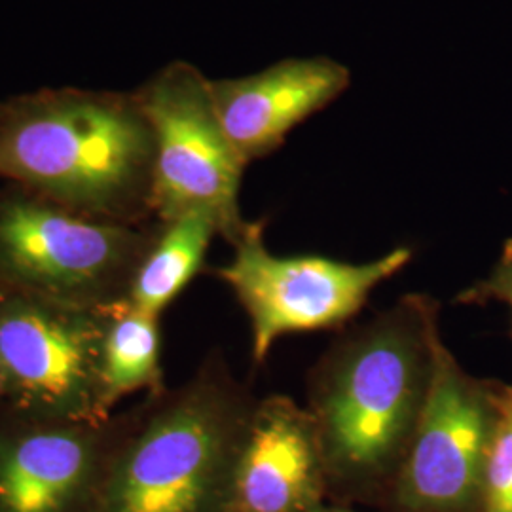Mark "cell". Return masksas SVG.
I'll use <instances>...</instances> for the list:
<instances>
[{"mask_svg": "<svg viewBox=\"0 0 512 512\" xmlns=\"http://www.w3.org/2000/svg\"><path fill=\"white\" fill-rule=\"evenodd\" d=\"M154 222L97 219L4 184L0 283L73 306L112 308L128 298Z\"/></svg>", "mask_w": 512, "mask_h": 512, "instance_id": "277c9868", "label": "cell"}, {"mask_svg": "<svg viewBox=\"0 0 512 512\" xmlns=\"http://www.w3.org/2000/svg\"><path fill=\"white\" fill-rule=\"evenodd\" d=\"M505 385L469 374L435 340L427 399L378 512H476Z\"/></svg>", "mask_w": 512, "mask_h": 512, "instance_id": "ba28073f", "label": "cell"}, {"mask_svg": "<svg viewBox=\"0 0 512 512\" xmlns=\"http://www.w3.org/2000/svg\"><path fill=\"white\" fill-rule=\"evenodd\" d=\"M124 431L107 420H55L0 404V512H99Z\"/></svg>", "mask_w": 512, "mask_h": 512, "instance_id": "9c48e42d", "label": "cell"}, {"mask_svg": "<svg viewBox=\"0 0 512 512\" xmlns=\"http://www.w3.org/2000/svg\"><path fill=\"white\" fill-rule=\"evenodd\" d=\"M258 399L220 353L124 412L99 512H228Z\"/></svg>", "mask_w": 512, "mask_h": 512, "instance_id": "3957f363", "label": "cell"}, {"mask_svg": "<svg viewBox=\"0 0 512 512\" xmlns=\"http://www.w3.org/2000/svg\"><path fill=\"white\" fill-rule=\"evenodd\" d=\"M351 74L329 57L283 59L260 73L211 82L220 126L249 165L283 147L296 126L348 90Z\"/></svg>", "mask_w": 512, "mask_h": 512, "instance_id": "8fae6325", "label": "cell"}, {"mask_svg": "<svg viewBox=\"0 0 512 512\" xmlns=\"http://www.w3.org/2000/svg\"><path fill=\"white\" fill-rule=\"evenodd\" d=\"M154 139L135 93L44 90L0 105V181L82 215L154 222Z\"/></svg>", "mask_w": 512, "mask_h": 512, "instance_id": "7a4b0ae2", "label": "cell"}, {"mask_svg": "<svg viewBox=\"0 0 512 512\" xmlns=\"http://www.w3.org/2000/svg\"><path fill=\"white\" fill-rule=\"evenodd\" d=\"M456 302L465 306H486L497 302L507 306L512 317V238L503 243L501 253L488 275L463 289L456 296Z\"/></svg>", "mask_w": 512, "mask_h": 512, "instance_id": "9a60e30c", "label": "cell"}, {"mask_svg": "<svg viewBox=\"0 0 512 512\" xmlns=\"http://www.w3.org/2000/svg\"><path fill=\"white\" fill-rule=\"evenodd\" d=\"M109 311L0 283V404L55 420L110 418L99 374Z\"/></svg>", "mask_w": 512, "mask_h": 512, "instance_id": "52a82bcc", "label": "cell"}, {"mask_svg": "<svg viewBox=\"0 0 512 512\" xmlns=\"http://www.w3.org/2000/svg\"><path fill=\"white\" fill-rule=\"evenodd\" d=\"M135 97L154 139V220L205 215L232 245L249 224L239 207L247 164L220 126L211 80L196 67L175 61L154 74Z\"/></svg>", "mask_w": 512, "mask_h": 512, "instance_id": "8992f818", "label": "cell"}, {"mask_svg": "<svg viewBox=\"0 0 512 512\" xmlns=\"http://www.w3.org/2000/svg\"><path fill=\"white\" fill-rule=\"evenodd\" d=\"M325 503L329 480L308 408L287 395L258 399L228 512H311Z\"/></svg>", "mask_w": 512, "mask_h": 512, "instance_id": "30bf717a", "label": "cell"}, {"mask_svg": "<svg viewBox=\"0 0 512 512\" xmlns=\"http://www.w3.org/2000/svg\"><path fill=\"white\" fill-rule=\"evenodd\" d=\"M234 255L213 274L234 293L251 323V355L262 365L283 336L346 327L372 293L410 264L412 249L395 247L368 262L323 255H274L264 222H249Z\"/></svg>", "mask_w": 512, "mask_h": 512, "instance_id": "5b68a950", "label": "cell"}, {"mask_svg": "<svg viewBox=\"0 0 512 512\" xmlns=\"http://www.w3.org/2000/svg\"><path fill=\"white\" fill-rule=\"evenodd\" d=\"M311 512H359L355 511V509H351L348 505H336V503H325L323 507H319V509H315V511Z\"/></svg>", "mask_w": 512, "mask_h": 512, "instance_id": "2e32d148", "label": "cell"}, {"mask_svg": "<svg viewBox=\"0 0 512 512\" xmlns=\"http://www.w3.org/2000/svg\"><path fill=\"white\" fill-rule=\"evenodd\" d=\"M440 332L439 304L404 294L336 338L311 368L306 408L330 503L382 507L420 421Z\"/></svg>", "mask_w": 512, "mask_h": 512, "instance_id": "6da1fadb", "label": "cell"}, {"mask_svg": "<svg viewBox=\"0 0 512 512\" xmlns=\"http://www.w3.org/2000/svg\"><path fill=\"white\" fill-rule=\"evenodd\" d=\"M160 319L126 300L110 308L99 365L103 406L109 414L128 395L164 391Z\"/></svg>", "mask_w": 512, "mask_h": 512, "instance_id": "4fadbf2b", "label": "cell"}, {"mask_svg": "<svg viewBox=\"0 0 512 512\" xmlns=\"http://www.w3.org/2000/svg\"><path fill=\"white\" fill-rule=\"evenodd\" d=\"M476 512H512V384L505 385Z\"/></svg>", "mask_w": 512, "mask_h": 512, "instance_id": "5bb4252c", "label": "cell"}, {"mask_svg": "<svg viewBox=\"0 0 512 512\" xmlns=\"http://www.w3.org/2000/svg\"><path fill=\"white\" fill-rule=\"evenodd\" d=\"M217 236L219 230L213 220L198 213L156 220L147 249L131 277L126 302L162 317L202 272L211 241Z\"/></svg>", "mask_w": 512, "mask_h": 512, "instance_id": "7c38bea8", "label": "cell"}]
</instances>
